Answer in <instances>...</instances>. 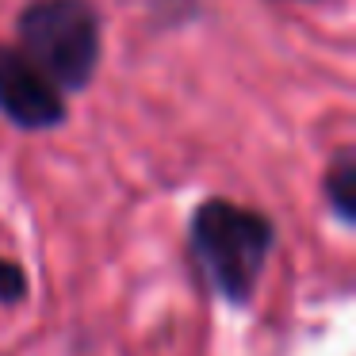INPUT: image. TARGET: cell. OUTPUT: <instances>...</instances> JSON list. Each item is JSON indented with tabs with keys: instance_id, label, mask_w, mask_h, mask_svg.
I'll list each match as a JSON object with an SVG mask.
<instances>
[{
	"instance_id": "obj_5",
	"label": "cell",
	"mask_w": 356,
	"mask_h": 356,
	"mask_svg": "<svg viewBox=\"0 0 356 356\" xmlns=\"http://www.w3.org/2000/svg\"><path fill=\"white\" fill-rule=\"evenodd\" d=\"M24 295H27V276H24V268L0 257V302H4V307H12V302H19Z\"/></svg>"
},
{
	"instance_id": "obj_2",
	"label": "cell",
	"mask_w": 356,
	"mask_h": 356,
	"mask_svg": "<svg viewBox=\"0 0 356 356\" xmlns=\"http://www.w3.org/2000/svg\"><path fill=\"white\" fill-rule=\"evenodd\" d=\"M19 54L62 92L92 81L100 62V24L85 0H35L19 16Z\"/></svg>"
},
{
	"instance_id": "obj_3",
	"label": "cell",
	"mask_w": 356,
	"mask_h": 356,
	"mask_svg": "<svg viewBox=\"0 0 356 356\" xmlns=\"http://www.w3.org/2000/svg\"><path fill=\"white\" fill-rule=\"evenodd\" d=\"M0 111L24 131H50L65 119L62 92L12 47H0Z\"/></svg>"
},
{
	"instance_id": "obj_4",
	"label": "cell",
	"mask_w": 356,
	"mask_h": 356,
	"mask_svg": "<svg viewBox=\"0 0 356 356\" xmlns=\"http://www.w3.org/2000/svg\"><path fill=\"white\" fill-rule=\"evenodd\" d=\"M325 200H330L333 215L345 226L356 222V154L353 149H341L333 157L330 172H325Z\"/></svg>"
},
{
	"instance_id": "obj_1",
	"label": "cell",
	"mask_w": 356,
	"mask_h": 356,
	"mask_svg": "<svg viewBox=\"0 0 356 356\" xmlns=\"http://www.w3.org/2000/svg\"><path fill=\"white\" fill-rule=\"evenodd\" d=\"M272 222L257 211L211 200L192 215V253L222 299L249 302L272 253Z\"/></svg>"
}]
</instances>
